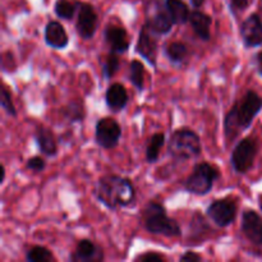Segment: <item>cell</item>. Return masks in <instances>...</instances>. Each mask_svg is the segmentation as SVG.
Listing matches in <instances>:
<instances>
[{
	"label": "cell",
	"instance_id": "44dd1931",
	"mask_svg": "<svg viewBox=\"0 0 262 262\" xmlns=\"http://www.w3.org/2000/svg\"><path fill=\"white\" fill-rule=\"evenodd\" d=\"M164 53L171 64L182 66L188 56V48L181 41H173L165 46Z\"/></svg>",
	"mask_w": 262,
	"mask_h": 262
},
{
	"label": "cell",
	"instance_id": "30bf717a",
	"mask_svg": "<svg viewBox=\"0 0 262 262\" xmlns=\"http://www.w3.org/2000/svg\"><path fill=\"white\" fill-rule=\"evenodd\" d=\"M136 51L143 59H146L150 66L155 68L156 61H158V35H155L146 23L140 31Z\"/></svg>",
	"mask_w": 262,
	"mask_h": 262
},
{
	"label": "cell",
	"instance_id": "f1b7e54d",
	"mask_svg": "<svg viewBox=\"0 0 262 262\" xmlns=\"http://www.w3.org/2000/svg\"><path fill=\"white\" fill-rule=\"evenodd\" d=\"M28 170H32L35 173H40L43 169L46 168V161L42 156H32L27 160V164H26Z\"/></svg>",
	"mask_w": 262,
	"mask_h": 262
},
{
	"label": "cell",
	"instance_id": "277c9868",
	"mask_svg": "<svg viewBox=\"0 0 262 262\" xmlns=\"http://www.w3.org/2000/svg\"><path fill=\"white\" fill-rule=\"evenodd\" d=\"M202 145L200 136L189 128H179L171 133L168 142V152L174 160L184 161L201 155Z\"/></svg>",
	"mask_w": 262,
	"mask_h": 262
},
{
	"label": "cell",
	"instance_id": "d6a6232c",
	"mask_svg": "<svg viewBox=\"0 0 262 262\" xmlns=\"http://www.w3.org/2000/svg\"><path fill=\"white\" fill-rule=\"evenodd\" d=\"M255 63H256V71H257L258 76L262 77V51L257 53L255 55Z\"/></svg>",
	"mask_w": 262,
	"mask_h": 262
},
{
	"label": "cell",
	"instance_id": "4fadbf2b",
	"mask_svg": "<svg viewBox=\"0 0 262 262\" xmlns=\"http://www.w3.org/2000/svg\"><path fill=\"white\" fill-rule=\"evenodd\" d=\"M104 40L113 53L123 54L128 51L130 40L124 27L117 25H109L104 30Z\"/></svg>",
	"mask_w": 262,
	"mask_h": 262
},
{
	"label": "cell",
	"instance_id": "ac0fdd59",
	"mask_svg": "<svg viewBox=\"0 0 262 262\" xmlns=\"http://www.w3.org/2000/svg\"><path fill=\"white\" fill-rule=\"evenodd\" d=\"M146 25L148 26L151 31H152L155 35L163 36L166 35L171 31L173 28V19H171L170 14H169L168 10H161L156 9L152 14H150L146 20Z\"/></svg>",
	"mask_w": 262,
	"mask_h": 262
},
{
	"label": "cell",
	"instance_id": "5b68a950",
	"mask_svg": "<svg viewBox=\"0 0 262 262\" xmlns=\"http://www.w3.org/2000/svg\"><path fill=\"white\" fill-rule=\"evenodd\" d=\"M220 178V170L212 164L199 163L194 165L193 170L183 182V187L189 193L204 196L214 187L215 182Z\"/></svg>",
	"mask_w": 262,
	"mask_h": 262
},
{
	"label": "cell",
	"instance_id": "2e32d148",
	"mask_svg": "<svg viewBox=\"0 0 262 262\" xmlns=\"http://www.w3.org/2000/svg\"><path fill=\"white\" fill-rule=\"evenodd\" d=\"M105 102L113 113L122 112L128 104L127 89L122 83L110 84L105 94Z\"/></svg>",
	"mask_w": 262,
	"mask_h": 262
},
{
	"label": "cell",
	"instance_id": "ffe728a7",
	"mask_svg": "<svg viewBox=\"0 0 262 262\" xmlns=\"http://www.w3.org/2000/svg\"><path fill=\"white\" fill-rule=\"evenodd\" d=\"M165 8L170 14L174 25H184L189 20V12L188 7L182 0H165Z\"/></svg>",
	"mask_w": 262,
	"mask_h": 262
},
{
	"label": "cell",
	"instance_id": "4dcf8cb0",
	"mask_svg": "<svg viewBox=\"0 0 262 262\" xmlns=\"http://www.w3.org/2000/svg\"><path fill=\"white\" fill-rule=\"evenodd\" d=\"M179 261H202V257L199 255V253L196 252H192V251H188V252H186L184 255H182L181 257H179Z\"/></svg>",
	"mask_w": 262,
	"mask_h": 262
},
{
	"label": "cell",
	"instance_id": "1f68e13d",
	"mask_svg": "<svg viewBox=\"0 0 262 262\" xmlns=\"http://www.w3.org/2000/svg\"><path fill=\"white\" fill-rule=\"evenodd\" d=\"M230 5H232L233 10L241 12V10H243L247 8L248 0H230Z\"/></svg>",
	"mask_w": 262,
	"mask_h": 262
},
{
	"label": "cell",
	"instance_id": "836d02e7",
	"mask_svg": "<svg viewBox=\"0 0 262 262\" xmlns=\"http://www.w3.org/2000/svg\"><path fill=\"white\" fill-rule=\"evenodd\" d=\"M191 3L194 8H200L202 5V3H204V0H191Z\"/></svg>",
	"mask_w": 262,
	"mask_h": 262
},
{
	"label": "cell",
	"instance_id": "e0dca14e",
	"mask_svg": "<svg viewBox=\"0 0 262 262\" xmlns=\"http://www.w3.org/2000/svg\"><path fill=\"white\" fill-rule=\"evenodd\" d=\"M35 142L37 145L38 150L43 155L49 156V158L56 156V154H58V142H56V138L54 136L53 130L43 127V125H41V127L36 129Z\"/></svg>",
	"mask_w": 262,
	"mask_h": 262
},
{
	"label": "cell",
	"instance_id": "7a4b0ae2",
	"mask_svg": "<svg viewBox=\"0 0 262 262\" xmlns=\"http://www.w3.org/2000/svg\"><path fill=\"white\" fill-rule=\"evenodd\" d=\"M94 196L106 209L115 211L120 207L130 206L136 200V191L128 178L110 174L97 181L94 187Z\"/></svg>",
	"mask_w": 262,
	"mask_h": 262
},
{
	"label": "cell",
	"instance_id": "7402d4cb",
	"mask_svg": "<svg viewBox=\"0 0 262 262\" xmlns=\"http://www.w3.org/2000/svg\"><path fill=\"white\" fill-rule=\"evenodd\" d=\"M63 117L72 123L82 122L86 117V107H84L83 100L76 99L72 100L63 107Z\"/></svg>",
	"mask_w": 262,
	"mask_h": 262
},
{
	"label": "cell",
	"instance_id": "ba28073f",
	"mask_svg": "<svg viewBox=\"0 0 262 262\" xmlns=\"http://www.w3.org/2000/svg\"><path fill=\"white\" fill-rule=\"evenodd\" d=\"M207 216L219 228H227L237 217V204L232 199H219L212 201L206 210Z\"/></svg>",
	"mask_w": 262,
	"mask_h": 262
},
{
	"label": "cell",
	"instance_id": "603a6c76",
	"mask_svg": "<svg viewBox=\"0 0 262 262\" xmlns=\"http://www.w3.org/2000/svg\"><path fill=\"white\" fill-rule=\"evenodd\" d=\"M165 140L166 138L164 133H155L154 136H151L147 145H146V160H147V163L152 164L158 161L161 147L165 143Z\"/></svg>",
	"mask_w": 262,
	"mask_h": 262
},
{
	"label": "cell",
	"instance_id": "8fae6325",
	"mask_svg": "<svg viewBox=\"0 0 262 262\" xmlns=\"http://www.w3.org/2000/svg\"><path fill=\"white\" fill-rule=\"evenodd\" d=\"M241 37L246 48H260L262 46V19L253 13L241 25Z\"/></svg>",
	"mask_w": 262,
	"mask_h": 262
},
{
	"label": "cell",
	"instance_id": "7c38bea8",
	"mask_svg": "<svg viewBox=\"0 0 262 262\" xmlns=\"http://www.w3.org/2000/svg\"><path fill=\"white\" fill-rule=\"evenodd\" d=\"M241 229L243 235L256 246H262V217L255 210L247 209L242 214Z\"/></svg>",
	"mask_w": 262,
	"mask_h": 262
},
{
	"label": "cell",
	"instance_id": "e575fe53",
	"mask_svg": "<svg viewBox=\"0 0 262 262\" xmlns=\"http://www.w3.org/2000/svg\"><path fill=\"white\" fill-rule=\"evenodd\" d=\"M0 170H2V178H0V182H4V179H5V169H4V166H2V168H0Z\"/></svg>",
	"mask_w": 262,
	"mask_h": 262
},
{
	"label": "cell",
	"instance_id": "52a82bcc",
	"mask_svg": "<svg viewBox=\"0 0 262 262\" xmlns=\"http://www.w3.org/2000/svg\"><path fill=\"white\" fill-rule=\"evenodd\" d=\"M122 137L120 124L112 117L100 118L95 127V141L104 150L117 147Z\"/></svg>",
	"mask_w": 262,
	"mask_h": 262
},
{
	"label": "cell",
	"instance_id": "9a60e30c",
	"mask_svg": "<svg viewBox=\"0 0 262 262\" xmlns=\"http://www.w3.org/2000/svg\"><path fill=\"white\" fill-rule=\"evenodd\" d=\"M45 42L51 49L61 50L66 49L69 43L68 33L61 23L58 20H50L45 27Z\"/></svg>",
	"mask_w": 262,
	"mask_h": 262
},
{
	"label": "cell",
	"instance_id": "6da1fadb",
	"mask_svg": "<svg viewBox=\"0 0 262 262\" xmlns=\"http://www.w3.org/2000/svg\"><path fill=\"white\" fill-rule=\"evenodd\" d=\"M262 110V97L257 92L248 90L238 100L224 118V135L228 141L237 138L243 130L252 125L255 118Z\"/></svg>",
	"mask_w": 262,
	"mask_h": 262
},
{
	"label": "cell",
	"instance_id": "83f0119b",
	"mask_svg": "<svg viewBox=\"0 0 262 262\" xmlns=\"http://www.w3.org/2000/svg\"><path fill=\"white\" fill-rule=\"evenodd\" d=\"M0 104L2 107L4 109V112L7 113L10 117H17V110H15L14 104H13L12 100V94L8 91V89L5 86H3L2 89V95H0Z\"/></svg>",
	"mask_w": 262,
	"mask_h": 262
},
{
	"label": "cell",
	"instance_id": "484cf974",
	"mask_svg": "<svg viewBox=\"0 0 262 262\" xmlns=\"http://www.w3.org/2000/svg\"><path fill=\"white\" fill-rule=\"evenodd\" d=\"M120 67V60L118 58L117 53H110L106 58L104 59V61L101 63V71L102 76L105 79H112L113 77L117 74V72L119 71Z\"/></svg>",
	"mask_w": 262,
	"mask_h": 262
},
{
	"label": "cell",
	"instance_id": "d6986e66",
	"mask_svg": "<svg viewBox=\"0 0 262 262\" xmlns=\"http://www.w3.org/2000/svg\"><path fill=\"white\" fill-rule=\"evenodd\" d=\"M189 23H191L192 28H193L194 33L199 36L201 40L209 41L211 37V25L212 19L210 15L206 13L200 12V10H193L189 15Z\"/></svg>",
	"mask_w": 262,
	"mask_h": 262
},
{
	"label": "cell",
	"instance_id": "8992f818",
	"mask_svg": "<svg viewBox=\"0 0 262 262\" xmlns=\"http://www.w3.org/2000/svg\"><path fill=\"white\" fill-rule=\"evenodd\" d=\"M257 155V143L252 137H246L235 145L232 152L230 163L238 174H246L252 169Z\"/></svg>",
	"mask_w": 262,
	"mask_h": 262
},
{
	"label": "cell",
	"instance_id": "9c48e42d",
	"mask_svg": "<svg viewBox=\"0 0 262 262\" xmlns=\"http://www.w3.org/2000/svg\"><path fill=\"white\" fill-rule=\"evenodd\" d=\"M99 26V18L94 7L89 3H82L79 7L78 15H77L76 28L79 37L83 40H90L95 36Z\"/></svg>",
	"mask_w": 262,
	"mask_h": 262
},
{
	"label": "cell",
	"instance_id": "5bb4252c",
	"mask_svg": "<svg viewBox=\"0 0 262 262\" xmlns=\"http://www.w3.org/2000/svg\"><path fill=\"white\" fill-rule=\"evenodd\" d=\"M72 262H100L104 260V251L90 239H81L74 252L71 253Z\"/></svg>",
	"mask_w": 262,
	"mask_h": 262
},
{
	"label": "cell",
	"instance_id": "cb8c5ba5",
	"mask_svg": "<svg viewBox=\"0 0 262 262\" xmlns=\"http://www.w3.org/2000/svg\"><path fill=\"white\" fill-rule=\"evenodd\" d=\"M81 3L78 0H58L54 7V12L61 19L71 20L79 10Z\"/></svg>",
	"mask_w": 262,
	"mask_h": 262
},
{
	"label": "cell",
	"instance_id": "4316f807",
	"mask_svg": "<svg viewBox=\"0 0 262 262\" xmlns=\"http://www.w3.org/2000/svg\"><path fill=\"white\" fill-rule=\"evenodd\" d=\"M26 260L28 262H51L55 258H54L53 252L46 247L35 246V247L30 248L28 252L26 253Z\"/></svg>",
	"mask_w": 262,
	"mask_h": 262
},
{
	"label": "cell",
	"instance_id": "d590c367",
	"mask_svg": "<svg viewBox=\"0 0 262 262\" xmlns=\"http://www.w3.org/2000/svg\"><path fill=\"white\" fill-rule=\"evenodd\" d=\"M258 206H260V210L262 211V194L258 196Z\"/></svg>",
	"mask_w": 262,
	"mask_h": 262
},
{
	"label": "cell",
	"instance_id": "f546056e",
	"mask_svg": "<svg viewBox=\"0 0 262 262\" xmlns=\"http://www.w3.org/2000/svg\"><path fill=\"white\" fill-rule=\"evenodd\" d=\"M135 260L141 261V262H160V261L165 260V257H164V256L159 252H152V251H148V252L143 253V255L137 256Z\"/></svg>",
	"mask_w": 262,
	"mask_h": 262
},
{
	"label": "cell",
	"instance_id": "3957f363",
	"mask_svg": "<svg viewBox=\"0 0 262 262\" xmlns=\"http://www.w3.org/2000/svg\"><path fill=\"white\" fill-rule=\"evenodd\" d=\"M143 227L151 234L164 237H181L182 229L176 219L168 216L165 207L159 202L150 201L142 210Z\"/></svg>",
	"mask_w": 262,
	"mask_h": 262
},
{
	"label": "cell",
	"instance_id": "d4e9b609",
	"mask_svg": "<svg viewBox=\"0 0 262 262\" xmlns=\"http://www.w3.org/2000/svg\"><path fill=\"white\" fill-rule=\"evenodd\" d=\"M145 68H143V64L140 60H133L129 64V81L133 84L135 89H137L138 91H143V83H145Z\"/></svg>",
	"mask_w": 262,
	"mask_h": 262
}]
</instances>
